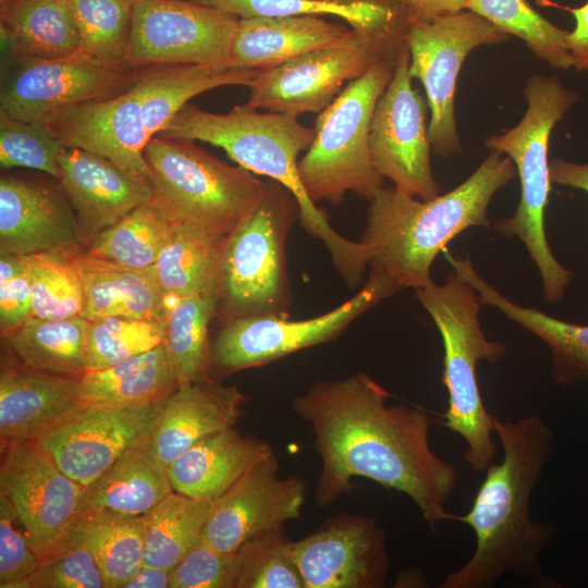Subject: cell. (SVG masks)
Returning a JSON list of instances; mask_svg holds the SVG:
<instances>
[{"label": "cell", "mask_w": 588, "mask_h": 588, "mask_svg": "<svg viewBox=\"0 0 588 588\" xmlns=\"http://www.w3.org/2000/svg\"><path fill=\"white\" fill-rule=\"evenodd\" d=\"M211 505L172 491L142 515L144 564L172 571L201 539Z\"/></svg>", "instance_id": "d590c367"}, {"label": "cell", "mask_w": 588, "mask_h": 588, "mask_svg": "<svg viewBox=\"0 0 588 588\" xmlns=\"http://www.w3.org/2000/svg\"><path fill=\"white\" fill-rule=\"evenodd\" d=\"M412 79L409 50L405 45L375 106L369 148L373 167L383 179L414 197L428 200L440 195V186L430 162L429 107L413 87Z\"/></svg>", "instance_id": "9a60e30c"}, {"label": "cell", "mask_w": 588, "mask_h": 588, "mask_svg": "<svg viewBox=\"0 0 588 588\" xmlns=\"http://www.w3.org/2000/svg\"><path fill=\"white\" fill-rule=\"evenodd\" d=\"M493 430L503 458L486 469L470 510L450 519L468 525L476 537L469 560L446 575L441 588H487L507 574L543 586L540 554L555 530L535 520L529 506L536 485L553 452V433L543 419L530 414L516 421L493 416Z\"/></svg>", "instance_id": "7a4b0ae2"}, {"label": "cell", "mask_w": 588, "mask_h": 588, "mask_svg": "<svg viewBox=\"0 0 588 588\" xmlns=\"http://www.w3.org/2000/svg\"><path fill=\"white\" fill-rule=\"evenodd\" d=\"M0 29L12 54L56 58L79 50L70 0H7L0 3Z\"/></svg>", "instance_id": "d6a6232c"}, {"label": "cell", "mask_w": 588, "mask_h": 588, "mask_svg": "<svg viewBox=\"0 0 588 588\" xmlns=\"http://www.w3.org/2000/svg\"><path fill=\"white\" fill-rule=\"evenodd\" d=\"M21 257L30 285L33 317L81 316L85 291L73 254L57 252Z\"/></svg>", "instance_id": "60d3db41"}, {"label": "cell", "mask_w": 588, "mask_h": 588, "mask_svg": "<svg viewBox=\"0 0 588 588\" xmlns=\"http://www.w3.org/2000/svg\"><path fill=\"white\" fill-rule=\"evenodd\" d=\"M4 1H7V0H0V3L4 2Z\"/></svg>", "instance_id": "11a10c76"}, {"label": "cell", "mask_w": 588, "mask_h": 588, "mask_svg": "<svg viewBox=\"0 0 588 588\" xmlns=\"http://www.w3.org/2000/svg\"><path fill=\"white\" fill-rule=\"evenodd\" d=\"M150 201L174 223L226 238L256 208L266 182L207 154L193 140L151 137L145 147Z\"/></svg>", "instance_id": "52a82bcc"}, {"label": "cell", "mask_w": 588, "mask_h": 588, "mask_svg": "<svg viewBox=\"0 0 588 588\" xmlns=\"http://www.w3.org/2000/svg\"><path fill=\"white\" fill-rule=\"evenodd\" d=\"M306 485L296 476L281 477L272 451L212 501L201 539L221 552H237L246 542L297 519Z\"/></svg>", "instance_id": "ac0fdd59"}, {"label": "cell", "mask_w": 588, "mask_h": 588, "mask_svg": "<svg viewBox=\"0 0 588 588\" xmlns=\"http://www.w3.org/2000/svg\"><path fill=\"white\" fill-rule=\"evenodd\" d=\"M464 9L482 16L509 36L522 39L538 59L551 68H573L569 30L552 24L526 0H465Z\"/></svg>", "instance_id": "ab89813d"}, {"label": "cell", "mask_w": 588, "mask_h": 588, "mask_svg": "<svg viewBox=\"0 0 588 588\" xmlns=\"http://www.w3.org/2000/svg\"><path fill=\"white\" fill-rule=\"evenodd\" d=\"M70 2L79 33V50L107 62L126 65L134 0Z\"/></svg>", "instance_id": "b9f144b4"}, {"label": "cell", "mask_w": 588, "mask_h": 588, "mask_svg": "<svg viewBox=\"0 0 588 588\" xmlns=\"http://www.w3.org/2000/svg\"><path fill=\"white\" fill-rule=\"evenodd\" d=\"M515 176L512 160L490 150L463 183L432 199L383 186L369 200L359 240L367 247L369 271L387 277L401 291L428 285L438 254L466 229L489 226L493 196Z\"/></svg>", "instance_id": "3957f363"}, {"label": "cell", "mask_w": 588, "mask_h": 588, "mask_svg": "<svg viewBox=\"0 0 588 588\" xmlns=\"http://www.w3.org/2000/svg\"><path fill=\"white\" fill-rule=\"evenodd\" d=\"M272 451L259 438L243 436L230 427L204 438L179 455L167 466L168 475L173 491L215 501Z\"/></svg>", "instance_id": "484cf974"}, {"label": "cell", "mask_w": 588, "mask_h": 588, "mask_svg": "<svg viewBox=\"0 0 588 588\" xmlns=\"http://www.w3.org/2000/svg\"><path fill=\"white\" fill-rule=\"evenodd\" d=\"M507 39V34L465 9L433 21L411 23L406 35L409 72L426 91L430 111L428 134L436 155L448 158L463 151L454 100L465 59L480 46Z\"/></svg>", "instance_id": "30bf717a"}, {"label": "cell", "mask_w": 588, "mask_h": 588, "mask_svg": "<svg viewBox=\"0 0 588 588\" xmlns=\"http://www.w3.org/2000/svg\"><path fill=\"white\" fill-rule=\"evenodd\" d=\"M179 387L164 344L113 366L86 371L78 380L82 405L146 406Z\"/></svg>", "instance_id": "1f68e13d"}, {"label": "cell", "mask_w": 588, "mask_h": 588, "mask_svg": "<svg viewBox=\"0 0 588 588\" xmlns=\"http://www.w3.org/2000/svg\"><path fill=\"white\" fill-rule=\"evenodd\" d=\"M218 303L219 293L210 292L179 299L168 311L163 344L179 385L211 377L208 330Z\"/></svg>", "instance_id": "8d00e7d4"}, {"label": "cell", "mask_w": 588, "mask_h": 588, "mask_svg": "<svg viewBox=\"0 0 588 588\" xmlns=\"http://www.w3.org/2000/svg\"><path fill=\"white\" fill-rule=\"evenodd\" d=\"M396 58L377 61L346 84L315 121V135L298 161L303 186L315 203H342L352 192L371 200L384 179L373 167L369 133L375 106L390 82Z\"/></svg>", "instance_id": "ba28073f"}, {"label": "cell", "mask_w": 588, "mask_h": 588, "mask_svg": "<svg viewBox=\"0 0 588 588\" xmlns=\"http://www.w3.org/2000/svg\"><path fill=\"white\" fill-rule=\"evenodd\" d=\"M59 166V182L74 209L82 245L151 199L149 182L103 156L65 147Z\"/></svg>", "instance_id": "7402d4cb"}, {"label": "cell", "mask_w": 588, "mask_h": 588, "mask_svg": "<svg viewBox=\"0 0 588 588\" xmlns=\"http://www.w3.org/2000/svg\"><path fill=\"white\" fill-rule=\"evenodd\" d=\"M402 48L395 49L352 29L339 44L260 71L249 85L246 105L295 118L307 112L320 113L345 83L362 76L383 58H396Z\"/></svg>", "instance_id": "4fadbf2b"}, {"label": "cell", "mask_w": 588, "mask_h": 588, "mask_svg": "<svg viewBox=\"0 0 588 588\" xmlns=\"http://www.w3.org/2000/svg\"><path fill=\"white\" fill-rule=\"evenodd\" d=\"M89 320L28 318L2 334L24 366L40 371L82 377L87 371Z\"/></svg>", "instance_id": "e575fe53"}, {"label": "cell", "mask_w": 588, "mask_h": 588, "mask_svg": "<svg viewBox=\"0 0 588 588\" xmlns=\"http://www.w3.org/2000/svg\"><path fill=\"white\" fill-rule=\"evenodd\" d=\"M238 552L213 549L200 539L171 571L170 588H236Z\"/></svg>", "instance_id": "7dc6e473"}, {"label": "cell", "mask_w": 588, "mask_h": 588, "mask_svg": "<svg viewBox=\"0 0 588 588\" xmlns=\"http://www.w3.org/2000/svg\"><path fill=\"white\" fill-rule=\"evenodd\" d=\"M238 17L336 16L355 32L395 49L406 44L412 20L391 0H192Z\"/></svg>", "instance_id": "f1b7e54d"}, {"label": "cell", "mask_w": 588, "mask_h": 588, "mask_svg": "<svg viewBox=\"0 0 588 588\" xmlns=\"http://www.w3.org/2000/svg\"><path fill=\"white\" fill-rule=\"evenodd\" d=\"M175 223L148 201L98 233L86 252L131 268L154 266Z\"/></svg>", "instance_id": "f35d334b"}, {"label": "cell", "mask_w": 588, "mask_h": 588, "mask_svg": "<svg viewBox=\"0 0 588 588\" xmlns=\"http://www.w3.org/2000/svg\"><path fill=\"white\" fill-rule=\"evenodd\" d=\"M170 581L171 571L144 564L123 588H170Z\"/></svg>", "instance_id": "db71d44e"}, {"label": "cell", "mask_w": 588, "mask_h": 588, "mask_svg": "<svg viewBox=\"0 0 588 588\" xmlns=\"http://www.w3.org/2000/svg\"><path fill=\"white\" fill-rule=\"evenodd\" d=\"M172 491L167 465L151 452L146 438L84 488L78 514L91 510L142 516Z\"/></svg>", "instance_id": "4dcf8cb0"}, {"label": "cell", "mask_w": 588, "mask_h": 588, "mask_svg": "<svg viewBox=\"0 0 588 588\" xmlns=\"http://www.w3.org/2000/svg\"><path fill=\"white\" fill-rule=\"evenodd\" d=\"M453 270L477 292L481 305L498 308L512 321L520 324L543 341L552 353V379L561 385L588 380V326L553 318L541 310L520 306L502 295L482 279L466 257L445 253Z\"/></svg>", "instance_id": "83f0119b"}, {"label": "cell", "mask_w": 588, "mask_h": 588, "mask_svg": "<svg viewBox=\"0 0 588 588\" xmlns=\"http://www.w3.org/2000/svg\"><path fill=\"white\" fill-rule=\"evenodd\" d=\"M291 548L306 588H380L389 574L387 536L371 517L331 516Z\"/></svg>", "instance_id": "e0dca14e"}, {"label": "cell", "mask_w": 588, "mask_h": 588, "mask_svg": "<svg viewBox=\"0 0 588 588\" xmlns=\"http://www.w3.org/2000/svg\"><path fill=\"white\" fill-rule=\"evenodd\" d=\"M240 17L192 0H134L128 68L208 64L230 68Z\"/></svg>", "instance_id": "5bb4252c"}, {"label": "cell", "mask_w": 588, "mask_h": 588, "mask_svg": "<svg viewBox=\"0 0 588 588\" xmlns=\"http://www.w3.org/2000/svg\"><path fill=\"white\" fill-rule=\"evenodd\" d=\"M224 240L175 223L172 235L151 267L171 307L179 299L219 293Z\"/></svg>", "instance_id": "836d02e7"}, {"label": "cell", "mask_w": 588, "mask_h": 588, "mask_svg": "<svg viewBox=\"0 0 588 588\" xmlns=\"http://www.w3.org/2000/svg\"><path fill=\"white\" fill-rule=\"evenodd\" d=\"M550 177L552 183L588 193V162L553 159L550 162Z\"/></svg>", "instance_id": "f5cc1de1"}, {"label": "cell", "mask_w": 588, "mask_h": 588, "mask_svg": "<svg viewBox=\"0 0 588 588\" xmlns=\"http://www.w3.org/2000/svg\"><path fill=\"white\" fill-rule=\"evenodd\" d=\"M0 93V112L46 122L71 106L118 96L136 82L137 68L107 62L81 50L56 58L12 54Z\"/></svg>", "instance_id": "7c38bea8"}, {"label": "cell", "mask_w": 588, "mask_h": 588, "mask_svg": "<svg viewBox=\"0 0 588 588\" xmlns=\"http://www.w3.org/2000/svg\"><path fill=\"white\" fill-rule=\"evenodd\" d=\"M575 19V27L569 30L568 46L573 68L588 74V1L581 7L568 9Z\"/></svg>", "instance_id": "f907efd6"}, {"label": "cell", "mask_w": 588, "mask_h": 588, "mask_svg": "<svg viewBox=\"0 0 588 588\" xmlns=\"http://www.w3.org/2000/svg\"><path fill=\"white\" fill-rule=\"evenodd\" d=\"M166 320L103 317L89 321L87 371L113 366L163 343Z\"/></svg>", "instance_id": "7bdbcfd3"}, {"label": "cell", "mask_w": 588, "mask_h": 588, "mask_svg": "<svg viewBox=\"0 0 588 588\" xmlns=\"http://www.w3.org/2000/svg\"><path fill=\"white\" fill-rule=\"evenodd\" d=\"M0 493L12 504L42 561L63 543L78 516L82 485L37 441L1 445Z\"/></svg>", "instance_id": "2e32d148"}, {"label": "cell", "mask_w": 588, "mask_h": 588, "mask_svg": "<svg viewBox=\"0 0 588 588\" xmlns=\"http://www.w3.org/2000/svg\"><path fill=\"white\" fill-rule=\"evenodd\" d=\"M64 148L47 124L15 119L0 112L2 169H35L59 180V156Z\"/></svg>", "instance_id": "f6af8a7d"}, {"label": "cell", "mask_w": 588, "mask_h": 588, "mask_svg": "<svg viewBox=\"0 0 588 588\" xmlns=\"http://www.w3.org/2000/svg\"><path fill=\"white\" fill-rule=\"evenodd\" d=\"M260 71L208 64H151L137 68L136 90L149 138L159 135L193 97L228 86H247Z\"/></svg>", "instance_id": "f546056e"}, {"label": "cell", "mask_w": 588, "mask_h": 588, "mask_svg": "<svg viewBox=\"0 0 588 588\" xmlns=\"http://www.w3.org/2000/svg\"><path fill=\"white\" fill-rule=\"evenodd\" d=\"M247 397L213 378L179 385L166 400L147 437L167 466L204 438L233 427Z\"/></svg>", "instance_id": "603a6c76"}, {"label": "cell", "mask_w": 588, "mask_h": 588, "mask_svg": "<svg viewBox=\"0 0 588 588\" xmlns=\"http://www.w3.org/2000/svg\"><path fill=\"white\" fill-rule=\"evenodd\" d=\"M199 140L222 148L228 157L254 174L266 175L286 187L299 206V223L319 238L345 284L362 283L368 268L367 248L339 234L327 215L307 195L298 172V155L307 150L315 131L283 113H261L246 103L228 113H213L186 103L159 134Z\"/></svg>", "instance_id": "277c9868"}, {"label": "cell", "mask_w": 588, "mask_h": 588, "mask_svg": "<svg viewBox=\"0 0 588 588\" xmlns=\"http://www.w3.org/2000/svg\"><path fill=\"white\" fill-rule=\"evenodd\" d=\"M28 588H106L79 515L60 548L40 561L28 579Z\"/></svg>", "instance_id": "bcb514c9"}, {"label": "cell", "mask_w": 588, "mask_h": 588, "mask_svg": "<svg viewBox=\"0 0 588 588\" xmlns=\"http://www.w3.org/2000/svg\"><path fill=\"white\" fill-rule=\"evenodd\" d=\"M44 123L64 147L103 156L133 176L149 182L144 151L150 138L133 86L112 98L65 108Z\"/></svg>", "instance_id": "ffe728a7"}, {"label": "cell", "mask_w": 588, "mask_h": 588, "mask_svg": "<svg viewBox=\"0 0 588 588\" xmlns=\"http://www.w3.org/2000/svg\"><path fill=\"white\" fill-rule=\"evenodd\" d=\"M78 515L106 588H123L144 565L142 516L91 510Z\"/></svg>", "instance_id": "74e56055"}, {"label": "cell", "mask_w": 588, "mask_h": 588, "mask_svg": "<svg viewBox=\"0 0 588 588\" xmlns=\"http://www.w3.org/2000/svg\"><path fill=\"white\" fill-rule=\"evenodd\" d=\"M388 391L365 372L318 381L294 399L293 411L315 437L321 473L319 507L352 491L354 477L406 494L432 531L450 519L445 503L456 486L455 467L429 444L430 418L421 409L388 405Z\"/></svg>", "instance_id": "6da1fadb"}, {"label": "cell", "mask_w": 588, "mask_h": 588, "mask_svg": "<svg viewBox=\"0 0 588 588\" xmlns=\"http://www.w3.org/2000/svg\"><path fill=\"white\" fill-rule=\"evenodd\" d=\"M527 109L522 120L502 134L486 138V147L509 157L516 168L520 197L515 212L498 220L494 230L517 237L537 267L549 303L562 299L572 273L553 255L544 229L551 189L549 142L553 127L578 101V94L558 76L531 75L525 83Z\"/></svg>", "instance_id": "5b68a950"}, {"label": "cell", "mask_w": 588, "mask_h": 588, "mask_svg": "<svg viewBox=\"0 0 588 588\" xmlns=\"http://www.w3.org/2000/svg\"><path fill=\"white\" fill-rule=\"evenodd\" d=\"M76 216L65 194L37 180H0V254L26 256L82 250Z\"/></svg>", "instance_id": "44dd1931"}, {"label": "cell", "mask_w": 588, "mask_h": 588, "mask_svg": "<svg viewBox=\"0 0 588 588\" xmlns=\"http://www.w3.org/2000/svg\"><path fill=\"white\" fill-rule=\"evenodd\" d=\"M402 7L413 21L429 22L465 8V0H391Z\"/></svg>", "instance_id": "816d5d0a"}, {"label": "cell", "mask_w": 588, "mask_h": 588, "mask_svg": "<svg viewBox=\"0 0 588 588\" xmlns=\"http://www.w3.org/2000/svg\"><path fill=\"white\" fill-rule=\"evenodd\" d=\"M352 28L320 16L240 17L230 50V68L264 71L343 41Z\"/></svg>", "instance_id": "d4e9b609"}, {"label": "cell", "mask_w": 588, "mask_h": 588, "mask_svg": "<svg viewBox=\"0 0 588 588\" xmlns=\"http://www.w3.org/2000/svg\"><path fill=\"white\" fill-rule=\"evenodd\" d=\"M298 219L294 195L269 179L259 204L224 242L217 310L224 323L253 316H287L292 294L285 244Z\"/></svg>", "instance_id": "9c48e42d"}, {"label": "cell", "mask_w": 588, "mask_h": 588, "mask_svg": "<svg viewBox=\"0 0 588 588\" xmlns=\"http://www.w3.org/2000/svg\"><path fill=\"white\" fill-rule=\"evenodd\" d=\"M17 515L0 493V587L28 588V579L39 566V558L25 531L15 526Z\"/></svg>", "instance_id": "c3c4849f"}, {"label": "cell", "mask_w": 588, "mask_h": 588, "mask_svg": "<svg viewBox=\"0 0 588 588\" xmlns=\"http://www.w3.org/2000/svg\"><path fill=\"white\" fill-rule=\"evenodd\" d=\"M284 527L246 542L237 552L241 569L236 588H306Z\"/></svg>", "instance_id": "ee69618b"}, {"label": "cell", "mask_w": 588, "mask_h": 588, "mask_svg": "<svg viewBox=\"0 0 588 588\" xmlns=\"http://www.w3.org/2000/svg\"><path fill=\"white\" fill-rule=\"evenodd\" d=\"M33 316L29 281L21 256L0 254V328L5 334Z\"/></svg>", "instance_id": "681fc988"}, {"label": "cell", "mask_w": 588, "mask_h": 588, "mask_svg": "<svg viewBox=\"0 0 588 588\" xmlns=\"http://www.w3.org/2000/svg\"><path fill=\"white\" fill-rule=\"evenodd\" d=\"M79 378L27 366L3 369L0 375L1 445L38 440L79 407Z\"/></svg>", "instance_id": "cb8c5ba5"}, {"label": "cell", "mask_w": 588, "mask_h": 588, "mask_svg": "<svg viewBox=\"0 0 588 588\" xmlns=\"http://www.w3.org/2000/svg\"><path fill=\"white\" fill-rule=\"evenodd\" d=\"M162 402L146 406L81 405L37 441L66 475L87 487L148 437Z\"/></svg>", "instance_id": "d6986e66"}, {"label": "cell", "mask_w": 588, "mask_h": 588, "mask_svg": "<svg viewBox=\"0 0 588 588\" xmlns=\"http://www.w3.org/2000/svg\"><path fill=\"white\" fill-rule=\"evenodd\" d=\"M416 297L433 320L443 343L442 382L448 391L445 426L466 443L464 460L477 473L494 462L493 416L487 411L478 385L479 360L497 363L506 345L489 340L481 328V303L477 292L454 270L443 284L433 281L415 290Z\"/></svg>", "instance_id": "8992f818"}, {"label": "cell", "mask_w": 588, "mask_h": 588, "mask_svg": "<svg viewBox=\"0 0 588 588\" xmlns=\"http://www.w3.org/2000/svg\"><path fill=\"white\" fill-rule=\"evenodd\" d=\"M85 291L87 320L127 317L166 320L170 305L150 268L136 269L82 249L73 254Z\"/></svg>", "instance_id": "4316f807"}, {"label": "cell", "mask_w": 588, "mask_h": 588, "mask_svg": "<svg viewBox=\"0 0 588 588\" xmlns=\"http://www.w3.org/2000/svg\"><path fill=\"white\" fill-rule=\"evenodd\" d=\"M401 290L387 277L369 271L360 290L320 316H253L223 324L211 343V372L219 376L260 367L297 351L335 340L360 315Z\"/></svg>", "instance_id": "8fae6325"}]
</instances>
